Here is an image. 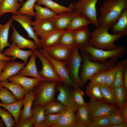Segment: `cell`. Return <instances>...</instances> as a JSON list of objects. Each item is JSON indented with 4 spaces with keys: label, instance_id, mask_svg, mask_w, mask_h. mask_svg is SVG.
<instances>
[{
    "label": "cell",
    "instance_id": "obj_1",
    "mask_svg": "<svg viewBox=\"0 0 127 127\" xmlns=\"http://www.w3.org/2000/svg\"><path fill=\"white\" fill-rule=\"evenodd\" d=\"M111 26V24H109L97 28L91 32V38L88 42L96 49L111 50L117 48L118 46L114 44V42L119 40L125 36L122 34H110L108 30Z\"/></svg>",
    "mask_w": 127,
    "mask_h": 127
},
{
    "label": "cell",
    "instance_id": "obj_2",
    "mask_svg": "<svg viewBox=\"0 0 127 127\" xmlns=\"http://www.w3.org/2000/svg\"><path fill=\"white\" fill-rule=\"evenodd\" d=\"M83 59V64L81 72V83L80 87L85 85L88 80L94 74L99 72L106 71L112 68L117 63L118 58H111L105 63L98 61H91L89 60V54L81 52Z\"/></svg>",
    "mask_w": 127,
    "mask_h": 127
},
{
    "label": "cell",
    "instance_id": "obj_3",
    "mask_svg": "<svg viewBox=\"0 0 127 127\" xmlns=\"http://www.w3.org/2000/svg\"><path fill=\"white\" fill-rule=\"evenodd\" d=\"M127 8V0H106L100 7L98 19L100 26L111 24L122 11Z\"/></svg>",
    "mask_w": 127,
    "mask_h": 127
},
{
    "label": "cell",
    "instance_id": "obj_4",
    "mask_svg": "<svg viewBox=\"0 0 127 127\" xmlns=\"http://www.w3.org/2000/svg\"><path fill=\"white\" fill-rule=\"evenodd\" d=\"M117 46V48L115 49L104 51L95 48L87 42L79 46V49L81 52H87L89 54L91 61L105 63L109 58H120L124 56L126 48L120 45Z\"/></svg>",
    "mask_w": 127,
    "mask_h": 127
},
{
    "label": "cell",
    "instance_id": "obj_5",
    "mask_svg": "<svg viewBox=\"0 0 127 127\" xmlns=\"http://www.w3.org/2000/svg\"><path fill=\"white\" fill-rule=\"evenodd\" d=\"M57 83L41 80L34 87L32 90L34 94L35 99L32 109L38 106H43L50 101L55 100Z\"/></svg>",
    "mask_w": 127,
    "mask_h": 127
},
{
    "label": "cell",
    "instance_id": "obj_6",
    "mask_svg": "<svg viewBox=\"0 0 127 127\" xmlns=\"http://www.w3.org/2000/svg\"><path fill=\"white\" fill-rule=\"evenodd\" d=\"M79 46L75 44L71 56L66 63V67L70 78L74 84L77 87L80 86L81 79L79 76V72L83 62L82 55L78 52Z\"/></svg>",
    "mask_w": 127,
    "mask_h": 127
},
{
    "label": "cell",
    "instance_id": "obj_7",
    "mask_svg": "<svg viewBox=\"0 0 127 127\" xmlns=\"http://www.w3.org/2000/svg\"><path fill=\"white\" fill-rule=\"evenodd\" d=\"M32 50L41 62L42 69L38 72L43 81L49 83L62 82L60 78L55 71L50 60L38 50Z\"/></svg>",
    "mask_w": 127,
    "mask_h": 127
},
{
    "label": "cell",
    "instance_id": "obj_8",
    "mask_svg": "<svg viewBox=\"0 0 127 127\" xmlns=\"http://www.w3.org/2000/svg\"><path fill=\"white\" fill-rule=\"evenodd\" d=\"M98 0H79L74 4V10L85 16L91 24L100 27L98 21L95 5Z\"/></svg>",
    "mask_w": 127,
    "mask_h": 127
},
{
    "label": "cell",
    "instance_id": "obj_9",
    "mask_svg": "<svg viewBox=\"0 0 127 127\" xmlns=\"http://www.w3.org/2000/svg\"><path fill=\"white\" fill-rule=\"evenodd\" d=\"M100 100L91 98L87 103L88 114L91 121L99 117L107 116L115 107L106 103Z\"/></svg>",
    "mask_w": 127,
    "mask_h": 127
},
{
    "label": "cell",
    "instance_id": "obj_10",
    "mask_svg": "<svg viewBox=\"0 0 127 127\" xmlns=\"http://www.w3.org/2000/svg\"><path fill=\"white\" fill-rule=\"evenodd\" d=\"M62 82H57L56 88L59 92L57 99L63 105L76 112L78 104L73 95V91L70 87Z\"/></svg>",
    "mask_w": 127,
    "mask_h": 127
},
{
    "label": "cell",
    "instance_id": "obj_11",
    "mask_svg": "<svg viewBox=\"0 0 127 127\" xmlns=\"http://www.w3.org/2000/svg\"><path fill=\"white\" fill-rule=\"evenodd\" d=\"M74 45L67 46L59 44L43 49L53 59L67 63L71 56Z\"/></svg>",
    "mask_w": 127,
    "mask_h": 127
},
{
    "label": "cell",
    "instance_id": "obj_12",
    "mask_svg": "<svg viewBox=\"0 0 127 127\" xmlns=\"http://www.w3.org/2000/svg\"><path fill=\"white\" fill-rule=\"evenodd\" d=\"M39 51L51 61L55 71L60 77L62 82L74 88L79 87L76 86L71 80L67 70L66 63L53 59L43 49H41Z\"/></svg>",
    "mask_w": 127,
    "mask_h": 127
},
{
    "label": "cell",
    "instance_id": "obj_13",
    "mask_svg": "<svg viewBox=\"0 0 127 127\" xmlns=\"http://www.w3.org/2000/svg\"><path fill=\"white\" fill-rule=\"evenodd\" d=\"M32 17L31 16L26 15L13 14L12 15L11 18L13 20L17 22L21 25L28 33V38H31L34 39L36 44L37 49L39 50L41 49L40 40L35 33L31 26Z\"/></svg>",
    "mask_w": 127,
    "mask_h": 127
},
{
    "label": "cell",
    "instance_id": "obj_14",
    "mask_svg": "<svg viewBox=\"0 0 127 127\" xmlns=\"http://www.w3.org/2000/svg\"><path fill=\"white\" fill-rule=\"evenodd\" d=\"M65 31L64 29H55L40 37L41 49L52 47L59 44L60 37Z\"/></svg>",
    "mask_w": 127,
    "mask_h": 127
},
{
    "label": "cell",
    "instance_id": "obj_15",
    "mask_svg": "<svg viewBox=\"0 0 127 127\" xmlns=\"http://www.w3.org/2000/svg\"><path fill=\"white\" fill-rule=\"evenodd\" d=\"M52 127H82L78 122L75 113L68 108L60 117L57 123Z\"/></svg>",
    "mask_w": 127,
    "mask_h": 127
},
{
    "label": "cell",
    "instance_id": "obj_16",
    "mask_svg": "<svg viewBox=\"0 0 127 127\" xmlns=\"http://www.w3.org/2000/svg\"><path fill=\"white\" fill-rule=\"evenodd\" d=\"M8 80L20 85L26 92L32 90L34 87L41 80L38 78H28L18 74L10 77Z\"/></svg>",
    "mask_w": 127,
    "mask_h": 127
},
{
    "label": "cell",
    "instance_id": "obj_17",
    "mask_svg": "<svg viewBox=\"0 0 127 127\" xmlns=\"http://www.w3.org/2000/svg\"><path fill=\"white\" fill-rule=\"evenodd\" d=\"M33 53L32 50L29 51L23 50L17 44L12 43L10 45L9 48L6 49L4 51L3 54L6 56H12V60H15L16 58H18L27 64L28 59Z\"/></svg>",
    "mask_w": 127,
    "mask_h": 127
},
{
    "label": "cell",
    "instance_id": "obj_18",
    "mask_svg": "<svg viewBox=\"0 0 127 127\" xmlns=\"http://www.w3.org/2000/svg\"><path fill=\"white\" fill-rule=\"evenodd\" d=\"M27 64L24 62L21 63L13 60L8 61L0 75V82L8 81V79L9 77L17 74Z\"/></svg>",
    "mask_w": 127,
    "mask_h": 127
},
{
    "label": "cell",
    "instance_id": "obj_19",
    "mask_svg": "<svg viewBox=\"0 0 127 127\" xmlns=\"http://www.w3.org/2000/svg\"><path fill=\"white\" fill-rule=\"evenodd\" d=\"M111 31L114 34L127 35V8L123 9L116 20L111 24Z\"/></svg>",
    "mask_w": 127,
    "mask_h": 127
},
{
    "label": "cell",
    "instance_id": "obj_20",
    "mask_svg": "<svg viewBox=\"0 0 127 127\" xmlns=\"http://www.w3.org/2000/svg\"><path fill=\"white\" fill-rule=\"evenodd\" d=\"M76 11L65 12L56 15L50 19L56 29H66L74 16Z\"/></svg>",
    "mask_w": 127,
    "mask_h": 127
},
{
    "label": "cell",
    "instance_id": "obj_21",
    "mask_svg": "<svg viewBox=\"0 0 127 127\" xmlns=\"http://www.w3.org/2000/svg\"><path fill=\"white\" fill-rule=\"evenodd\" d=\"M31 24L35 33L40 37L55 29L50 19L32 21Z\"/></svg>",
    "mask_w": 127,
    "mask_h": 127
},
{
    "label": "cell",
    "instance_id": "obj_22",
    "mask_svg": "<svg viewBox=\"0 0 127 127\" xmlns=\"http://www.w3.org/2000/svg\"><path fill=\"white\" fill-rule=\"evenodd\" d=\"M13 32L11 35V40L13 44H16L20 48H28L32 49H37L35 41L27 39L20 34L16 30L15 26L12 25Z\"/></svg>",
    "mask_w": 127,
    "mask_h": 127
},
{
    "label": "cell",
    "instance_id": "obj_23",
    "mask_svg": "<svg viewBox=\"0 0 127 127\" xmlns=\"http://www.w3.org/2000/svg\"><path fill=\"white\" fill-rule=\"evenodd\" d=\"M34 99V94L33 90L26 92L23 99L24 108L20 111V119L26 120L32 118L33 114L32 106Z\"/></svg>",
    "mask_w": 127,
    "mask_h": 127
},
{
    "label": "cell",
    "instance_id": "obj_24",
    "mask_svg": "<svg viewBox=\"0 0 127 127\" xmlns=\"http://www.w3.org/2000/svg\"><path fill=\"white\" fill-rule=\"evenodd\" d=\"M36 56V54L34 52L31 55L27 65L20 70L17 74L24 76H31L43 80L39 73L36 65L35 59Z\"/></svg>",
    "mask_w": 127,
    "mask_h": 127
},
{
    "label": "cell",
    "instance_id": "obj_25",
    "mask_svg": "<svg viewBox=\"0 0 127 127\" xmlns=\"http://www.w3.org/2000/svg\"><path fill=\"white\" fill-rule=\"evenodd\" d=\"M37 4L44 5L53 11L57 15L65 12L74 11V4L71 3L68 7L61 5L52 0H38Z\"/></svg>",
    "mask_w": 127,
    "mask_h": 127
},
{
    "label": "cell",
    "instance_id": "obj_26",
    "mask_svg": "<svg viewBox=\"0 0 127 127\" xmlns=\"http://www.w3.org/2000/svg\"><path fill=\"white\" fill-rule=\"evenodd\" d=\"M90 24H91V22L85 16L76 11L66 29L74 31L83 28H88Z\"/></svg>",
    "mask_w": 127,
    "mask_h": 127
},
{
    "label": "cell",
    "instance_id": "obj_27",
    "mask_svg": "<svg viewBox=\"0 0 127 127\" xmlns=\"http://www.w3.org/2000/svg\"><path fill=\"white\" fill-rule=\"evenodd\" d=\"M22 5L17 0H3L0 4V17L7 13L17 15L18 10Z\"/></svg>",
    "mask_w": 127,
    "mask_h": 127
},
{
    "label": "cell",
    "instance_id": "obj_28",
    "mask_svg": "<svg viewBox=\"0 0 127 127\" xmlns=\"http://www.w3.org/2000/svg\"><path fill=\"white\" fill-rule=\"evenodd\" d=\"M13 20L11 18L4 24H0V52L2 53L4 48L9 46L10 44L8 39L10 28Z\"/></svg>",
    "mask_w": 127,
    "mask_h": 127
},
{
    "label": "cell",
    "instance_id": "obj_29",
    "mask_svg": "<svg viewBox=\"0 0 127 127\" xmlns=\"http://www.w3.org/2000/svg\"><path fill=\"white\" fill-rule=\"evenodd\" d=\"M33 115L32 118L34 127H46L44 121L45 108L43 105L36 106L32 109Z\"/></svg>",
    "mask_w": 127,
    "mask_h": 127
},
{
    "label": "cell",
    "instance_id": "obj_30",
    "mask_svg": "<svg viewBox=\"0 0 127 127\" xmlns=\"http://www.w3.org/2000/svg\"><path fill=\"white\" fill-rule=\"evenodd\" d=\"M75 115L78 122L82 127H86L91 121L88 114L87 103L84 105H78Z\"/></svg>",
    "mask_w": 127,
    "mask_h": 127
},
{
    "label": "cell",
    "instance_id": "obj_31",
    "mask_svg": "<svg viewBox=\"0 0 127 127\" xmlns=\"http://www.w3.org/2000/svg\"><path fill=\"white\" fill-rule=\"evenodd\" d=\"M75 44L81 46L88 42L91 32L88 28H84L74 31Z\"/></svg>",
    "mask_w": 127,
    "mask_h": 127
},
{
    "label": "cell",
    "instance_id": "obj_32",
    "mask_svg": "<svg viewBox=\"0 0 127 127\" xmlns=\"http://www.w3.org/2000/svg\"><path fill=\"white\" fill-rule=\"evenodd\" d=\"M43 106L45 108V115L61 113L64 112L68 108L60 102L55 100L50 101Z\"/></svg>",
    "mask_w": 127,
    "mask_h": 127
},
{
    "label": "cell",
    "instance_id": "obj_33",
    "mask_svg": "<svg viewBox=\"0 0 127 127\" xmlns=\"http://www.w3.org/2000/svg\"><path fill=\"white\" fill-rule=\"evenodd\" d=\"M23 105V99H22L12 104H4L0 103V107L5 109L12 114L16 123L19 121L20 112Z\"/></svg>",
    "mask_w": 127,
    "mask_h": 127
},
{
    "label": "cell",
    "instance_id": "obj_34",
    "mask_svg": "<svg viewBox=\"0 0 127 127\" xmlns=\"http://www.w3.org/2000/svg\"><path fill=\"white\" fill-rule=\"evenodd\" d=\"M34 8L36 10V12H34L35 20L50 19L57 15L48 8L42 7L36 3L34 5Z\"/></svg>",
    "mask_w": 127,
    "mask_h": 127
},
{
    "label": "cell",
    "instance_id": "obj_35",
    "mask_svg": "<svg viewBox=\"0 0 127 127\" xmlns=\"http://www.w3.org/2000/svg\"><path fill=\"white\" fill-rule=\"evenodd\" d=\"M0 84L11 91L17 100L23 99L26 92L21 85L12 82H8V81L0 82Z\"/></svg>",
    "mask_w": 127,
    "mask_h": 127
},
{
    "label": "cell",
    "instance_id": "obj_36",
    "mask_svg": "<svg viewBox=\"0 0 127 127\" xmlns=\"http://www.w3.org/2000/svg\"><path fill=\"white\" fill-rule=\"evenodd\" d=\"M113 90L118 101V105L121 112L127 106V91L124 86L115 87Z\"/></svg>",
    "mask_w": 127,
    "mask_h": 127
},
{
    "label": "cell",
    "instance_id": "obj_37",
    "mask_svg": "<svg viewBox=\"0 0 127 127\" xmlns=\"http://www.w3.org/2000/svg\"><path fill=\"white\" fill-rule=\"evenodd\" d=\"M99 87L107 103L118 105V101L113 89L105 85L99 86Z\"/></svg>",
    "mask_w": 127,
    "mask_h": 127
},
{
    "label": "cell",
    "instance_id": "obj_38",
    "mask_svg": "<svg viewBox=\"0 0 127 127\" xmlns=\"http://www.w3.org/2000/svg\"><path fill=\"white\" fill-rule=\"evenodd\" d=\"M86 88L85 92L91 98L96 99L107 103L101 93L99 86L90 82L87 86Z\"/></svg>",
    "mask_w": 127,
    "mask_h": 127
},
{
    "label": "cell",
    "instance_id": "obj_39",
    "mask_svg": "<svg viewBox=\"0 0 127 127\" xmlns=\"http://www.w3.org/2000/svg\"><path fill=\"white\" fill-rule=\"evenodd\" d=\"M127 61V59L119 62V65L117 70L114 81L110 87L113 89L115 87L120 86H124L123 79V72L124 66L125 63Z\"/></svg>",
    "mask_w": 127,
    "mask_h": 127
},
{
    "label": "cell",
    "instance_id": "obj_40",
    "mask_svg": "<svg viewBox=\"0 0 127 127\" xmlns=\"http://www.w3.org/2000/svg\"><path fill=\"white\" fill-rule=\"evenodd\" d=\"M38 0H27L22 4V6L18 10V14L28 15L34 16V6Z\"/></svg>",
    "mask_w": 127,
    "mask_h": 127
},
{
    "label": "cell",
    "instance_id": "obj_41",
    "mask_svg": "<svg viewBox=\"0 0 127 127\" xmlns=\"http://www.w3.org/2000/svg\"><path fill=\"white\" fill-rule=\"evenodd\" d=\"M0 99L1 103L4 104L13 103L18 101L9 90L4 86L0 90Z\"/></svg>",
    "mask_w": 127,
    "mask_h": 127
},
{
    "label": "cell",
    "instance_id": "obj_42",
    "mask_svg": "<svg viewBox=\"0 0 127 127\" xmlns=\"http://www.w3.org/2000/svg\"><path fill=\"white\" fill-rule=\"evenodd\" d=\"M108 116L111 124L127 122L122 115L119 108L116 107L111 111Z\"/></svg>",
    "mask_w": 127,
    "mask_h": 127
},
{
    "label": "cell",
    "instance_id": "obj_43",
    "mask_svg": "<svg viewBox=\"0 0 127 127\" xmlns=\"http://www.w3.org/2000/svg\"><path fill=\"white\" fill-rule=\"evenodd\" d=\"M0 116L7 127H13L16 123L12 114L8 110L0 107Z\"/></svg>",
    "mask_w": 127,
    "mask_h": 127
},
{
    "label": "cell",
    "instance_id": "obj_44",
    "mask_svg": "<svg viewBox=\"0 0 127 127\" xmlns=\"http://www.w3.org/2000/svg\"><path fill=\"white\" fill-rule=\"evenodd\" d=\"M59 44L67 46L75 44L73 31L67 30L61 36Z\"/></svg>",
    "mask_w": 127,
    "mask_h": 127
},
{
    "label": "cell",
    "instance_id": "obj_45",
    "mask_svg": "<svg viewBox=\"0 0 127 127\" xmlns=\"http://www.w3.org/2000/svg\"><path fill=\"white\" fill-rule=\"evenodd\" d=\"M111 124L108 116H103L91 121L86 127H106Z\"/></svg>",
    "mask_w": 127,
    "mask_h": 127
},
{
    "label": "cell",
    "instance_id": "obj_46",
    "mask_svg": "<svg viewBox=\"0 0 127 127\" xmlns=\"http://www.w3.org/2000/svg\"><path fill=\"white\" fill-rule=\"evenodd\" d=\"M107 71L99 72L93 75L89 79L91 82L99 86L105 85V77Z\"/></svg>",
    "mask_w": 127,
    "mask_h": 127
},
{
    "label": "cell",
    "instance_id": "obj_47",
    "mask_svg": "<svg viewBox=\"0 0 127 127\" xmlns=\"http://www.w3.org/2000/svg\"><path fill=\"white\" fill-rule=\"evenodd\" d=\"M64 112L56 114H49L45 115L44 122L46 127H52L56 124Z\"/></svg>",
    "mask_w": 127,
    "mask_h": 127
},
{
    "label": "cell",
    "instance_id": "obj_48",
    "mask_svg": "<svg viewBox=\"0 0 127 127\" xmlns=\"http://www.w3.org/2000/svg\"><path fill=\"white\" fill-rule=\"evenodd\" d=\"M119 65L118 62L113 67L107 71L105 80V85L107 86L110 87L113 82Z\"/></svg>",
    "mask_w": 127,
    "mask_h": 127
},
{
    "label": "cell",
    "instance_id": "obj_49",
    "mask_svg": "<svg viewBox=\"0 0 127 127\" xmlns=\"http://www.w3.org/2000/svg\"><path fill=\"white\" fill-rule=\"evenodd\" d=\"M73 91V97L75 102L78 105H84L86 104L83 96V92L80 87L75 88Z\"/></svg>",
    "mask_w": 127,
    "mask_h": 127
},
{
    "label": "cell",
    "instance_id": "obj_50",
    "mask_svg": "<svg viewBox=\"0 0 127 127\" xmlns=\"http://www.w3.org/2000/svg\"><path fill=\"white\" fill-rule=\"evenodd\" d=\"M34 123L32 118L28 119L26 120L20 119L19 122L15 124V127H32L33 126Z\"/></svg>",
    "mask_w": 127,
    "mask_h": 127
},
{
    "label": "cell",
    "instance_id": "obj_51",
    "mask_svg": "<svg viewBox=\"0 0 127 127\" xmlns=\"http://www.w3.org/2000/svg\"><path fill=\"white\" fill-rule=\"evenodd\" d=\"M124 86L127 91V61L124 65L123 72Z\"/></svg>",
    "mask_w": 127,
    "mask_h": 127
},
{
    "label": "cell",
    "instance_id": "obj_52",
    "mask_svg": "<svg viewBox=\"0 0 127 127\" xmlns=\"http://www.w3.org/2000/svg\"><path fill=\"white\" fill-rule=\"evenodd\" d=\"M127 122L115 124H110L106 126V127H127Z\"/></svg>",
    "mask_w": 127,
    "mask_h": 127
},
{
    "label": "cell",
    "instance_id": "obj_53",
    "mask_svg": "<svg viewBox=\"0 0 127 127\" xmlns=\"http://www.w3.org/2000/svg\"><path fill=\"white\" fill-rule=\"evenodd\" d=\"M8 61L3 60H0V75L2 72V71L5 66L7 64Z\"/></svg>",
    "mask_w": 127,
    "mask_h": 127
},
{
    "label": "cell",
    "instance_id": "obj_54",
    "mask_svg": "<svg viewBox=\"0 0 127 127\" xmlns=\"http://www.w3.org/2000/svg\"><path fill=\"white\" fill-rule=\"evenodd\" d=\"M0 60H4L8 62L12 60V57L10 56H6L0 52Z\"/></svg>",
    "mask_w": 127,
    "mask_h": 127
},
{
    "label": "cell",
    "instance_id": "obj_55",
    "mask_svg": "<svg viewBox=\"0 0 127 127\" xmlns=\"http://www.w3.org/2000/svg\"><path fill=\"white\" fill-rule=\"evenodd\" d=\"M121 112L124 118L127 120V106L124 107Z\"/></svg>",
    "mask_w": 127,
    "mask_h": 127
},
{
    "label": "cell",
    "instance_id": "obj_56",
    "mask_svg": "<svg viewBox=\"0 0 127 127\" xmlns=\"http://www.w3.org/2000/svg\"><path fill=\"white\" fill-rule=\"evenodd\" d=\"M4 123L2 119H0V127H5Z\"/></svg>",
    "mask_w": 127,
    "mask_h": 127
},
{
    "label": "cell",
    "instance_id": "obj_57",
    "mask_svg": "<svg viewBox=\"0 0 127 127\" xmlns=\"http://www.w3.org/2000/svg\"><path fill=\"white\" fill-rule=\"evenodd\" d=\"M17 0L18 2L21 3L23 2L24 0Z\"/></svg>",
    "mask_w": 127,
    "mask_h": 127
},
{
    "label": "cell",
    "instance_id": "obj_58",
    "mask_svg": "<svg viewBox=\"0 0 127 127\" xmlns=\"http://www.w3.org/2000/svg\"><path fill=\"white\" fill-rule=\"evenodd\" d=\"M4 86L0 84V90H1L3 87Z\"/></svg>",
    "mask_w": 127,
    "mask_h": 127
},
{
    "label": "cell",
    "instance_id": "obj_59",
    "mask_svg": "<svg viewBox=\"0 0 127 127\" xmlns=\"http://www.w3.org/2000/svg\"><path fill=\"white\" fill-rule=\"evenodd\" d=\"M3 0H0V4L2 2Z\"/></svg>",
    "mask_w": 127,
    "mask_h": 127
},
{
    "label": "cell",
    "instance_id": "obj_60",
    "mask_svg": "<svg viewBox=\"0 0 127 127\" xmlns=\"http://www.w3.org/2000/svg\"><path fill=\"white\" fill-rule=\"evenodd\" d=\"M56 0V1H57V0Z\"/></svg>",
    "mask_w": 127,
    "mask_h": 127
}]
</instances>
